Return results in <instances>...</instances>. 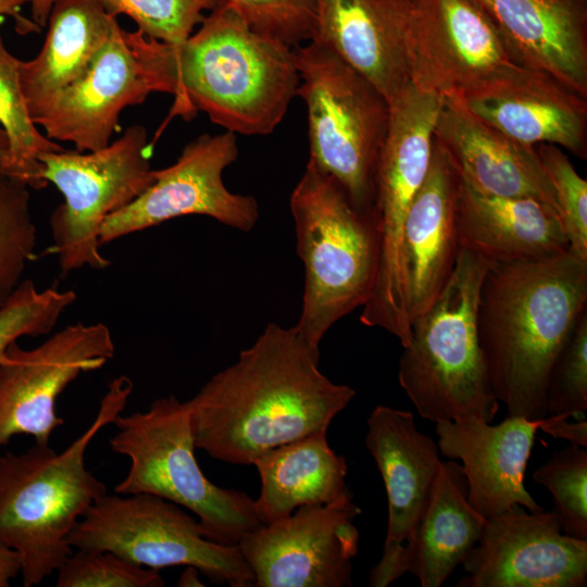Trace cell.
<instances>
[{
    "mask_svg": "<svg viewBox=\"0 0 587 587\" xmlns=\"http://www.w3.org/2000/svg\"><path fill=\"white\" fill-rule=\"evenodd\" d=\"M320 351L295 326L268 324L238 360L185 401L195 447L233 464L327 430L355 396L319 367Z\"/></svg>",
    "mask_w": 587,
    "mask_h": 587,
    "instance_id": "6da1fadb",
    "label": "cell"
},
{
    "mask_svg": "<svg viewBox=\"0 0 587 587\" xmlns=\"http://www.w3.org/2000/svg\"><path fill=\"white\" fill-rule=\"evenodd\" d=\"M587 310V261L570 251L491 262L477 305V334L492 391L509 416H547L552 366Z\"/></svg>",
    "mask_w": 587,
    "mask_h": 587,
    "instance_id": "7a4b0ae2",
    "label": "cell"
},
{
    "mask_svg": "<svg viewBox=\"0 0 587 587\" xmlns=\"http://www.w3.org/2000/svg\"><path fill=\"white\" fill-rule=\"evenodd\" d=\"M166 66L168 118L204 112L245 136L272 134L300 82L294 48L253 30L225 0L182 45L167 43Z\"/></svg>",
    "mask_w": 587,
    "mask_h": 587,
    "instance_id": "3957f363",
    "label": "cell"
},
{
    "mask_svg": "<svg viewBox=\"0 0 587 587\" xmlns=\"http://www.w3.org/2000/svg\"><path fill=\"white\" fill-rule=\"evenodd\" d=\"M134 385L121 375L108 385L91 424L63 451L35 444L0 455V542L14 550L24 587L39 585L72 554L68 537L107 494L86 467V451L100 429L122 414Z\"/></svg>",
    "mask_w": 587,
    "mask_h": 587,
    "instance_id": "277c9868",
    "label": "cell"
},
{
    "mask_svg": "<svg viewBox=\"0 0 587 587\" xmlns=\"http://www.w3.org/2000/svg\"><path fill=\"white\" fill-rule=\"evenodd\" d=\"M489 265L482 255L460 248L447 285L411 324L398 380L424 420L436 423L475 416L491 423L498 412L476 321Z\"/></svg>",
    "mask_w": 587,
    "mask_h": 587,
    "instance_id": "5b68a950",
    "label": "cell"
},
{
    "mask_svg": "<svg viewBox=\"0 0 587 587\" xmlns=\"http://www.w3.org/2000/svg\"><path fill=\"white\" fill-rule=\"evenodd\" d=\"M297 252L304 265L300 336L314 350L329 328L372 297L379 238L372 211L359 210L329 175L307 164L290 196Z\"/></svg>",
    "mask_w": 587,
    "mask_h": 587,
    "instance_id": "8992f818",
    "label": "cell"
},
{
    "mask_svg": "<svg viewBox=\"0 0 587 587\" xmlns=\"http://www.w3.org/2000/svg\"><path fill=\"white\" fill-rule=\"evenodd\" d=\"M113 424L111 449L130 462L116 494H149L184 507L197 515L208 539L224 545H238L263 525L250 496L216 486L203 474L185 402L173 395L158 398L148 410L120 414Z\"/></svg>",
    "mask_w": 587,
    "mask_h": 587,
    "instance_id": "52a82bcc",
    "label": "cell"
},
{
    "mask_svg": "<svg viewBox=\"0 0 587 587\" xmlns=\"http://www.w3.org/2000/svg\"><path fill=\"white\" fill-rule=\"evenodd\" d=\"M308 112L309 164L332 176L361 211L371 212L373 182L389 105L378 90L328 49L294 47Z\"/></svg>",
    "mask_w": 587,
    "mask_h": 587,
    "instance_id": "ba28073f",
    "label": "cell"
},
{
    "mask_svg": "<svg viewBox=\"0 0 587 587\" xmlns=\"http://www.w3.org/2000/svg\"><path fill=\"white\" fill-rule=\"evenodd\" d=\"M152 148L146 128L132 125L100 150L63 149L39 157L43 178L64 198L50 216L51 251L63 275L110 266L100 252L101 227L109 215L130 204L153 183Z\"/></svg>",
    "mask_w": 587,
    "mask_h": 587,
    "instance_id": "9c48e42d",
    "label": "cell"
},
{
    "mask_svg": "<svg viewBox=\"0 0 587 587\" xmlns=\"http://www.w3.org/2000/svg\"><path fill=\"white\" fill-rule=\"evenodd\" d=\"M68 542L78 550L113 552L147 569L195 566L212 583L254 587L238 545L208 539L198 520L154 495L105 494L80 519Z\"/></svg>",
    "mask_w": 587,
    "mask_h": 587,
    "instance_id": "30bf717a",
    "label": "cell"
},
{
    "mask_svg": "<svg viewBox=\"0 0 587 587\" xmlns=\"http://www.w3.org/2000/svg\"><path fill=\"white\" fill-rule=\"evenodd\" d=\"M360 513L347 489L334 501L302 505L245 534L238 547L254 575V587L350 586Z\"/></svg>",
    "mask_w": 587,
    "mask_h": 587,
    "instance_id": "8fae6325",
    "label": "cell"
},
{
    "mask_svg": "<svg viewBox=\"0 0 587 587\" xmlns=\"http://www.w3.org/2000/svg\"><path fill=\"white\" fill-rule=\"evenodd\" d=\"M237 157L236 134L198 136L172 165L152 170L153 183L136 200L107 217L101 246L185 215H204L250 232L260 215L257 200L229 191L223 180L224 170Z\"/></svg>",
    "mask_w": 587,
    "mask_h": 587,
    "instance_id": "7c38bea8",
    "label": "cell"
},
{
    "mask_svg": "<svg viewBox=\"0 0 587 587\" xmlns=\"http://www.w3.org/2000/svg\"><path fill=\"white\" fill-rule=\"evenodd\" d=\"M410 83L442 99L520 66L474 0H408Z\"/></svg>",
    "mask_w": 587,
    "mask_h": 587,
    "instance_id": "4fadbf2b",
    "label": "cell"
},
{
    "mask_svg": "<svg viewBox=\"0 0 587 587\" xmlns=\"http://www.w3.org/2000/svg\"><path fill=\"white\" fill-rule=\"evenodd\" d=\"M114 353L111 330L100 322L68 325L33 349L13 342L0 361V448L16 435L49 444L64 423L57 413L59 396Z\"/></svg>",
    "mask_w": 587,
    "mask_h": 587,
    "instance_id": "5bb4252c",
    "label": "cell"
},
{
    "mask_svg": "<svg viewBox=\"0 0 587 587\" xmlns=\"http://www.w3.org/2000/svg\"><path fill=\"white\" fill-rule=\"evenodd\" d=\"M462 564L459 587H583L587 539L564 534L555 511L515 505L487 519Z\"/></svg>",
    "mask_w": 587,
    "mask_h": 587,
    "instance_id": "9a60e30c",
    "label": "cell"
},
{
    "mask_svg": "<svg viewBox=\"0 0 587 587\" xmlns=\"http://www.w3.org/2000/svg\"><path fill=\"white\" fill-rule=\"evenodd\" d=\"M442 102V98L409 83L388 104V126L375 168L372 201L379 237L376 285L384 292H396L402 285L404 222L429 168Z\"/></svg>",
    "mask_w": 587,
    "mask_h": 587,
    "instance_id": "2e32d148",
    "label": "cell"
},
{
    "mask_svg": "<svg viewBox=\"0 0 587 587\" xmlns=\"http://www.w3.org/2000/svg\"><path fill=\"white\" fill-rule=\"evenodd\" d=\"M447 99L516 141L560 146L586 158V98L545 72L520 65Z\"/></svg>",
    "mask_w": 587,
    "mask_h": 587,
    "instance_id": "e0dca14e",
    "label": "cell"
},
{
    "mask_svg": "<svg viewBox=\"0 0 587 587\" xmlns=\"http://www.w3.org/2000/svg\"><path fill=\"white\" fill-rule=\"evenodd\" d=\"M540 421L509 416L491 425L467 416L435 423L439 452L461 461L467 500L486 520L515 505L530 512L544 510L524 484Z\"/></svg>",
    "mask_w": 587,
    "mask_h": 587,
    "instance_id": "ac0fdd59",
    "label": "cell"
},
{
    "mask_svg": "<svg viewBox=\"0 0 587 587\" xmlns=\"http://www.w3.org/2000/svg\"><path fill=\"white\" fill-rule=\"evenodd\" d=\"M154 92L148 73L120 24L88 73L66 88L40 125L51 140L67 141L79 152L111 142L121 112Z\"/></svg>",
    "mask_w": 587,
    "mask_h": 587,
    "instance_id": "d6986e66",
    "label": "cell"
},
{
    "mask_svg": "<svg viewBox=\"0 0 587 587\" xmlns=\"http://www.w3.org/2000/svg\"><path fill=\"white\" fill-rule=\"evenodd\" d=\"M461 177L434 141L427 175L409 209L402 236V290L412 324L450 279L460 252L457 202Z\"/></svg>",
    "mask_w": 587,
    "mask_h": 587,
    "instance_id": "ffe728a7",
    "label": "cell"
},
{
    "mask_svg": "<svg viewBox=\"0 0 587 587\" xmlns=\"http://www.w3.org/2000/svg\"><path fill=\"white\" fill-rule=\"evenodd\" d=\"M408 0H316L310 41L371 83L389 104L410 83Z\"/></svg>",
    "mask_w": 587,
    "mask_h": 587,
    "instance_id": "44dd1931",
    "label": "cell"
},
{
    "mask_svg": "<svg viewBox=\"0 0 587 587\" xmlns=\"http://www.w3.org/2000/svg\"><path fill=\"white\" fill-rule=\"evenodd\" d=\"M514 62L587 98V0H474Z\"/></svg>",
    "mask_w": 587,
    "mask_h": 587,
    "instance_id": "7402d4cb",
    "label": "cell"
},
{
    "mask_svg": "<svg viewBox=\"0 0 587 587\" xmlns=\"http://www.w3.org/2000/svg\"><path fill=\"white\" fill-rule=\"evenodd\" d=\"M434 137L474 189L532 198L558 211L551 182L534 146L503 135L448 99H444Z\"/></svg>",
    "mask_w": 587,
    "mask_h": 587,
    "instance_id": "603a6c76",
    "label": "cell"
},
{
    "mask_svg": "<svg viewBox=\"0 0 587 587\" xmlns=\"http://www.w3.org/2000/svg\"><path fill=\"white\" fill-rule=\"evenodd\" d=\"M365 447L382 475L387 501L385 542H408L430 498L442 461L434 439L420 432L411 411L376 405Z\"/></svg>",
    "mask_w": 587,
    "mask_h": 587,
    "instance_id": "cb8c5ba5",
    "label": "cell"
},
{
    "mask_svg": "<svg viewBox=\"0 0 587 587\" xmlns=\"http://www.w3.org/2000/svg\"><path fill=\"white\" fill-rule=\"evenodd\" d=\"M457 227L460 248L490 263L533 261L569 251L554 208L532 198L486 195L462 178Z\"/></svg>",
    "mask_w": 587,
    "mask_h": 587,
    "instance_id": "d4e9b609",
    "label": "cell"
},
{
    "mask_svg": "<svg viewBox=\"0 0 587 587\" xmlns=\"http://www.w3.org/2000/svg\"><path fill=\"white\" fill-rule=\"evenodd\" d=\"M47 25L39 53L20 64L21 88L36 125L88 73L118 23L98 0H58Z\"/></svg>",
    "mask_w": 587,
    "mask_h": 587,
    "instance_id": "484cf974",
    "label": "cell"
},
{
    "mask_svg": "<svg viewBox=\"0 0 587 587\" xmlns=\"http://www.w3.org/2000/svg\"><path fill=\"white\" fill-rule=\"evenodd\" d=\"M326 432L272 448L253 461L261 478L254 507L263 524L286 517L302 505L334 501L348 489L347 462L329 447Z\"/></svg>",
    "mask_w": 587,
    "mask_h": 587,
    "instance_id": "4316f807",
    "label": "cell"
},
{
    "mask_svg": "<svg viewBox=\"0 0 587 587\" xmlns=\"http://www.w3.org/2000/svg\"><path fill=\"white\" fill-rule=\"evenodd\" d=\"M486 519L467 500L460 463H441L421 521L405 542L409 573L422 587H439L478 542Z\"/></svg>",
    "mask_w": 587,
    "mask_h": 587,
    "instance_id": "83f0119b",
    "label": "cell"
},
{
    "mask_svg": "<svg viewBox=\"0 0 587 587\" xmlns=\"http://www.w3.org/2000/svg\"><path fill=\"white\" fill-rule=\"evenodd\" d=\"M20 64L0 33V124L10 140L11 178L40 190L48 183L39 157L64 148L42 135L30 118L21 88Z\"/></svg>",
    "mask_w": 587,
    "mask_h": 587,
    "instance_id": "f1b7e54d",
    "label": "cell"
},
{
    "mask_svg": "<svg viewBox=\"0 0 587 587\" xmlns=\"http://www.w3.org/2000/svg\"><path fill=\"white\" fill-rule=\"evenodd\" d=\"M29 189L20 180L0 178V311L24 280L26 265L35 258L37 232Z\"/></svg>",
    "mask_w": 587,
    "mask_h": 587,
    "instance_id": "f546056e",
    "label": "cell"
},
{
    "mask_svg": "<svg viewBox=\"0 0 587 587\" xmlns=\"http://www.w3.org/2000/svg\"><path fill=\"white\" fill-rule=\"evenodd\" d=\"M553 497L561 530L587 539V449L571 445L554 451L533 473Z\"/></svg>",
    "mask_w": 587,
    "mask_h": 587,
    "instance_id": "4dcf8cb0",
    "label": "cell"
},
{
    "mask_svg": "<svg viewBox=\"0 0 587 587\" xmlns=\"http://www.w3.org/2000/svg\"><path fill=\"white\" fill-rule=\"evenodd\" d=\"M224 0H98L107 13L129 16L143 35L179 46Z\"/></svg>",
    "mask_w": 587,
    "mask_h": 587,
    "instance_id": "1f68e13d",
    "label": "cell"
},
{
    "mask_svg": "<svg viewBox=\"0 0 587 587\" xmlns=\"http://www.w3.org/2000/svg\"><path fill=\"white\" fill-rule=\"evenodd\" d=\"M76 298L73 290H39L33 280L24 279L0 311V361L20 337L49 334Z\"/></svg>",
    "mask_w": 587,
    "mask_h": 587,
    "instance_id": "d6a6232c",
    "label": "cell"
},
{
    "mask_svg": "<svg viewBox=\"0 0 587 587\" xmlns=\"http://www.w3.org/2000/svg\"><path fill=\"white\" fill-rule=\"evenodd\" d=\"M547 416L586 417L587 310L579 316L559 353L548 380Z\"/></svg>",
    "mask_w": 587,
    "mask_h": 587,
    "instance_id": "836d02e7",
    "label": "cell"
},
{
    "mask_svg": "<svg viewBox=\"0 0 587 587\" xmlns=\"http://www.w3.org/2000/svg\"><path fill=\"white\" fill-rule=\"evenodd\" d=\"M537 152L554 191L569 251L587 261V182L557 146L542 143Z\"/></svg>",
    "mask_w": 587,
    "mask_h": 587,
    "instance_id": "e575fe53",
    "label": "cell"
},
{
    "mask_svg": "<svg viewBox=\"0 0 587 587\" xmlns=\"http://www.w3.org/2000/svg\"><path fill=\"white\" fill-rule=\"evenodd\" d=\"M57 587H162L157 570L142 567L110 551L78 550L59 567Z\"/></svg>",
    "mask_w": 587,
    "mask_h": 587,
    "instance_id": "d590c367",
    "label": "cell"
},
{
    "mask_svg": "<svg viewBox=\"0 0 587 587\" xmlns=\"http://www.w3.org/2000/svg\"><path fill=\"white\" fill-rule=\"evenodd\" d=\"M255 32L290 47L310 40L316 0H225Z\"/></svg>",
    "mask_w": 587,
    "mask_h": 587,
    "instance_id": "8d00e7d4",
    "label": "cell"
},
{
    "mask_svg": "<svg viewBox=\"0 0 587 587\" xmlns=\"http://www.w3.org/2000/svg\"><path fill=\"white\" fill-rule=\"evenodd\" d=\"M409 573L405 544L385 542L379 562L371 570L370 586L386 587Z\"/></svg>",
    "mask_w": 587,
    "mask_h": 587,
    "instance_id": "74e56055",
    "label": "cell"
},
{
    "mask_svg": "<svg viewBox=\"0 0 587 587\" xmlns=\"http://www.w3.org/2000/svg\"><path fill=\"white\" fill-rule=\"evenodd\" d=\"M539 428L553 438L565 439L571 445L587 447L586 417L571 423L564 416H546L541 419Z\"/></svg>",
    "mask_w": 587,
    "mask_h": 587,
    "instance_id": "f35d334b",
    "label": "cell"
},
{
    "mask_svg": "<svg viewBox=\"0 0 587 587\" xmlns=\"http://www.w3.org/2000/svg\"><path fill=\"white\" fill-rule=\"evenodd\" d=\"M26 3H28V0H0V24L5 17H12L18 34L26 35L40 32V26L22 14V8Z\"/></svg>",
    "mask_w": 587,
    "mask_h": 587,
    "instance_id": "ab89813d",
    "label": "cell"
},
{
    "mask_svg": "<svg viewBox=\"0 0 587 587\" xmlns=\"http://www.w3.org/2000/svg\"><path fill=\"white\" fill-rule=\"evenodd\" d=\"M21 571V563L14 550L0 542V587H8Z\"/></svg>",
    "mask_w": 587,
    "mask_h": 587,
    "instance_id": "60d3db41",
    "label": "cell"
},
{
    "mask_svg": "<svg viewBox=\"0 0 587 587\" xmlns=\"http://www.w3.org/2000/svg\"><path fill=\"white\" fill-rule=\"evenodd\" d=\"M58 0H28L33 21L41 28L47 26L51 10Z\"/></svg>",
    "mask_w": 587,
    "mask_h": 587,
    "instance_id": "b9f144b4",
    "label": "cell"
},
{
    "mask_svg": "<svg viewBox=\"0 0 587 587\" xmlns=\"http://www.w3.org/2000/svg\"><path fill=\"white\" fill-rule=\"evenodd\" d=\"M11 178L10 140L7 132L0 124V178Z\"/></svg>",
    "mask_w": 587,
    "mask_h": 587,
    "instance_id": "7bdbcfd3",
    "label": "cell"
},
{
    "mask_svg": "<svg viewBox=\"0 0 587 587\" xmlns=\"http://www.w3.org/2000/svg\"><path fill=\"white\" fill-rule=\"evenodd\" d=\"M198 569L195 566H186V570L182 573L177 580V586L179 587H192V586H204L200 580V575Z\"/></svg>",
    "mask_w": 587,
    "mask_h": 587,
    "instance_id": "ee69618b",
    "label": "cell"
}]
</instances>
